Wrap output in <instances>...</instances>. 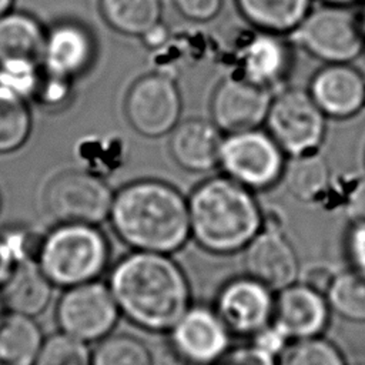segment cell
Segmentation results:
<instances>
[{
  "label": "cell",
  "mask_w": 365,
  "mask_h": 365,
  "mask_svg": "<svg viewBox=\"0 0 365 365\" xmlns=\"http://www.w3.org/2000/svg\"><path fill=\"white\" fill-rule=\"evenodd\" d=\"M108 288L120 311L151 331L171 329L190 308L188 281L167 254L127 255L113 268Z\"/></svg>",
  "instance_id": "6da1fadb"
},
{
  "label": "cell",
  "mask_w": 365,
  "mask_h": 365,
  "mask_svg": "<svg viewBox=\"0 0 365 365\" xmlns=\"http://www.w3.org/2000/svg\"><path fill=\"white\" fill-rule=\"evenodd\" d=\"M110 220L117 235L137 251L171 254L188 237V200L173 185L143 180L114 195Z\"/></svg>",
  "instance_id": "7a4b0ae2"
},
{
  "label": "cell",
  "mask_w": 365,
  "mask_h": 365,
  "mask_svg": "<svg viewBox=\"0 0 365 365\" xmlns=\"http://www.w3.org/2000/svg\"><path fill=\"white\" fill-rule=\"evenodd\" d=\"M188 212L191 235L214 254L242 251L262 227L261 208L251 190L230 177L200 184L188 198Z\"/></svg>",
  "instance_id": "3957f363"
},
{
  "label": "cell",
  "mask_w": 365,
  "mask_h": 365,
  "mask_svg": "<svg viewBox=\"0 0 365 365\" xmlns=\"http://www.w3.org/2000/svg\"><path fill=\"white\" fill-rule=\"evenodd\" d=\"M108 259L104 235L88 224H64L54 230L40 248V268L58 285L93 281Z\"/></svg>",
  "instance_id": "277c9868"
},
{
  "label": "cell",
  "mask_w": 365,
  "mask_h": 365,
  "mask_svg": "<svg viewBox=\"0 0 365 365\" xmlns=\"http://www.w3.org/2000/svg\"><path fill=\"white\" fill-rule=\"evenodd\" d=\"M291 33L307 53L327 64L349 63L365 47L359 19L344 6L325 4L309 10Z\"/></svg>",
  "instance_id": "5b68a950"
},
{
  "label": "cell",
  "mask_w": 365,
  "mask_h": 365,
  "mask_svg": "<svg viewBox=\"0 0 365 365\" xmlns=\"http://www.w3.org/2000/svg\"><path fill=\"white\" fill-rule=\"evenodd\" d=\"M284 151L268 133L258 128L228 134L220 153V164L231 180L250 190L275 184L285 167Z\"/></svg>",
  "instance_id": "8992f818"
},
{
  "label": "cell",
  "mask_w": 365,
  "mask_h": 365,
  "mask_svg": "<svg viewBox=\"0 0 365 365\" xmlns=\"http://www.w3.org/2000/svg\"><path fill=\"white\" fill-rule=\"evenodd\" d=\"M325 117L309 93L289 88L272 98L265 123L268 134L292 157L317 151L325 137Z\"/></svg>",
  "instance_id": "52a82bcc"
},
{
  "label": "cell",
  "mask_w": 365,
  "mask_h": 365,
  "mask_svg": "<svg viewBox=\"0 0 365 365\" xmlns=\"http://www.w3.org/2000/svg\"><path fill=\"white\" fill-rule=\"evenodd\" d=\"M48 212L64 224L94 225L110 217L114 195L110 187L87 171H66L46 190Z\"/></svg>",
  "instance_id": "ba28073f"
},
{
  "label": "cell",
  "mask_w": 365,
  "mask_h": 365,
  "mask_svg": "<svg viewBox=\"0 0 365 365\" xmlns=\"http://www.w3.org/2000/svg\"><path fill=\"white\" fill-rule=\"evenodd\" d=\"M118 314V304L108 285L96 281L70 287L56 311L61 331L83 342L107 336Z\"/></svg>",
  "instance_id": "9c48e42d"
},
{
  "label": "cell",
  "mask_w": 365,
  "mask_h": 365,
  "mask_svg": "<svg viewBox=\"0 0 365 365\" xmlns=\"http://www.w3.org/2000/svg\"><path fill=\"white\" fill-rule=\"evenodd\" d=\"M46 38L40 24L23 13L0 17V84L17 91L33 87L34 66L44 57Z\"/></svg>",
  "instance_id": "30bf717a"
},
{
  "label": "cell",
  "mask_w": 365,
  "mask_h": 365,
  "mask_svg": "<svg viewBox=\"0 0 365 365\" xmlns=\"http://www.w3.org/2000/svg\"><path fill=\"white\" fill-rule=\"evenodd\" d=\"M125 114L141 135L161 137L173 131L181 115V96L175 83L164 74L141 77L128 91Z\"/></svg>",
  "instance_id": "8fae6325"
},
{
  "label": "cell",
  "mask_w": 365,
  "mask_h": 365,
  "mask_svg": "<svg viewBox=\"0 0 365 365\" xmlns=\"http://www.w3.org/2000/svg\"><path fill=\"white\" fill-rule=\"evenodd\" d=\"M271 103L272 97L267 87L247 78H228L212 96V123L228 134L257 130L265 123Z\"/></svg>",
  "instance_id": "7c38bea8"
},
{
  "label": "cell",
  "mask_w": 365,
  "mask_h": 365,
  "mask_svg": "<svg viewBox=\"0 0 365 365\" xmlns=\"http://www.w3.org/2000/svg\"><path fill=\"white\" fill-rule=\"evenodd\" d=\"M242 251L248 277L271 291L279 292L299 278L301 267L297 252L278 231H259Z\"/></svg>",
  "instance_id": "4fadbf2b"
},
{
  "label": "cell",
  "mask_w": 365,
  "mask_h": 365,
  "mask_svg": "<svg viewBox=\"0 0 365 365\" xmlns=\"http://www.w3.org/2000/svg\"><path fill=\"white\" fill-rule=\"evenodd\" d=\"M327 297L305 284H292L282 291L274 305V332L287 338L307 339L318 336L328 324Z\"/></svg>",
  "instance_id": "5bb4252c"
},
{
  "label": "cell",
  "mask_w": 365,
  "mask_h": 365,
  "mask_svg": "<svg viewBox=\"0 0 365 365\" xmlns=\"http://www.w3.org/2000/svg\"><path fill=\"white\" fill-rule=\"evenodd\" d=\"M175 351L188 362L207 365L220 361L230 345L228 328L217 312L188 308L171 328Z\"/></svg>",
  "instance_id": "9a60e30c"
},
{
  "label": "cell",
  "mask_w": 365,
  "mask_h": 365,
  "mask_svg": "<svg viewBox=\"0 0 365 365\" xmlns=\"http://www.w3.org/2000/svg\"><path fill=\"white\" fill-rule=\"evenodd\" d=\"M217 314L228 329L238 334L264 331L274 314L271 289L251 277L234 279L220 292Z\"/></svg>",
  "instance_id": "2e32d148"
},
{
  "label": "cell",
  "mask_w": 365,
  "mask_h": 365,
  "mask_svg": "<svg viewBox=\"0 0 365 365\" xmlns=\"http://www.w3.org/2000/svg\"><path fill=\"white\" fill-rule=\"evenodd\" d=\"M309 94L325 115L348 118L365 107V77L349 63L327 64L311 80Z\"/></svg>",
  "instance_id": "e0dca14e"
},
{
  "label": "cell",
  "mask_w": 365,
  "mask_h": 365,
  "mask_svg": "<svg viewBox=\"0 0 365 365\" xmlns=\"http://www.w3.org/2000/svg\"><path fill=\"white\" fill-rule=\"evenodd\" d=\"M224 138L214 123L187 120L173 130L170 150L177 164L190 171H208L220 164Z\"/></svg>",
  "instance_id": "ac0fdd59"
},
{
  "label": "cell",
  "mask_w": 365,
  "mask_h": 365,
  "mask_svg": "<svg viewBox=\"0 0 365 365\" xmlns=\"http://www.w3.org/2000/svg\"><path fill=\"white\" fill-rule=\"evenodd\" d=\"M3 302L16 314L34 317L48 304L51 297V281L40 265L24 259L3 282Z\"/></svg>",
  "instance_id": "d6986e66"
},
{
  "label": "cell",
  "mask_w": 365,
  "mask_h": 365,
  "mask_svg": "<svg viewBox=\"0 0 365 365\" xmlns=\"http://www.w3.org/2000/svg\"><path fill=\"white\" fill-rule=\"evenodd\" d=\"M93 43L88 33L76 24H60L46 41L44 58L51 74L64 78L80 73L90 61Z\"/></svg>",
  "instance_id": "ffe728a7"
},
{
  "label": "cell",
  "mask_w": 365,
  "mask_h": 365,
  "mask_svg": "<svg viewBox=\"0 0 365 365\" xmlns=\"http://www.w3.org/2000/svg\"><path fill=\"white\" fill-rule=\"evenodd\" d=\"M289 66V53L274 33L261 31L242 50L244 78L262 86L281 80Z\"/></svg>",
  "instance_id": "44dd1931"
},
{
  "label": "cell",
  "mask_w": 365,
  "mask_h": 365,
  "mask_svg": "<svg viewBox=\"0 0 365 365\" xmlns=\"http://www.w3.org/2000/svg\"><path fill=\"white\" fill-rule=\"evenodd\" d=\"M43 345L31 317L10 312L0 317V365H34Z\"/></svg>",
  "instance_id": "7402d4cb"
},
{
  "label": "cell",
  "mask_w": 365,
  "mask_h": 365,
  "mask_svg": "<svg viewBox=\"0 0 365 365\" xmlns=\"http://www.w3.org/2000/svg\"><path fill=\"white\" fill-rule=\"evenodd\" d=\"M312 0H237L245 20L261 31H294L311 10Z\"/></svg>",
  "instance_id": "603a6c76"
},
{
  "label": "cell",
  "mask_w": 365,
  "mask_h": 365,
  "mask_svg": "<svg viewBox=\"0 0 365 365\" xmlns=\"http://www.w3.org/2000/svg\"><path fill=\"white\" fill-rule=\"evenodd\" d=\"M282 178L294 198L311 202L327 191L329 185V167L317 151L292 155L284 167Z\"/></svg>",
  "instance_id": "cb8c5ba5"
},
{
  "label": "cell",
  "mask_w": 365,
  "mask_h": 365,
  "mask_svg": "<svg viewBox=\"0 0 365 365\" xmlns=\"http://www.w3.org/2000/svg\"><path fill=\"white\" fill-rule=\"evenodd\" d=\"M104 20L117 31L143 36L161 23L160 0H100Z\"/></svg>",
  "instance_id": "d4e9b609"
},
{
  "label": "cell",
  "mask_w": 365,
  "mask_h": 365,
  "mask_svg": "<svg viewBox=\"0 0 365 365\" xmlns=\"http://www.w3.org/2000/svg\"><path fill=\"white\" fill-rule=\"evenodd\" d=\"M325 297L342 318L365 322V278L356 271L336 272Z\"/></svg>",
  "instance_id": "484cf974"
},
{
  "label": "cell",
  "mask_w": 365,
  "mask_h": 365,
  "mask_svg": "<svg viewBox=\"0 0 365 365\" xmlns=\"http://www.w3.org/2000/svg\"><path fill=\"white\" fill-rule=\"evenodd\" d=\"M30 131V113L20 94L0 86V153L19 148Z\"/></svg>",
  "instance_id": "4316f807"
},
{
  "label": "cell",
  "mask_w": 365,
  "mask_h": 365,
  "mask_svg": "<svg viewBox=\"0 0 365 365\" xmlns=\"http://www.w3.org/2000/svg\"><path fill=\"white\" fill-rule=\"evenodd\" d=\"M91 365H154L147 345L127 334L107 335L91 355Z\"/></svg>",
  "instance_id": "83f0119b"
},
{
  "label": "cell",
  "mask_w": 365,
  "mask_h": 365,
  "mask_svg": "<svg viewBox=\"0 0 365 365\" xmlns=\"http://www.w3.org/2000/svg\"><path fill=\"white\" fill-rule=\"evenodd\" d=\"M277 365H346L341 351L319 336L298 339L279 355Z\"/></svg>",
  "instance_id": "f1b7e54d"
},
{
  "label": "cell",
  "mask_w": 365,
  "mask_h": 365,
  "mask_svg": "<svg viewBox=\"0 0 365 365\" xmlns=\"http://www.w3.org/2000/svg\"><path fill=\"white\" fill-rule=\"evenodd\" d=\"M34 365H91V355L86 342L63 332L43 341Z\"/></svg>",
  "instance_id": "f546056e"
},
{
  "label": "cell",
  "mask_w": 365,
  "mask_h": 365,
  "mask_svg": "<svg viewBox=\"0 0 365 365\" xmlns=\"http://www.w3.org/2000/svg\"><path fill=\"white\" fill-rule=\"evenodd\" d=\"M217 362V365H277L274 354L261 345L240 348L234 352L225 354Z\"/></svg>",
  "instance_id": "4dcf8cb0"
},
{
  "label": "cell",
  "mask_w": 365,
  "mask_h": 365,
  "mask_svg": "<svg viewBox=\"0 0 365 365\" xmlns=\"http://www.w3.org/2000/svg\"><path fill=\"white\" fill-rule=\"evenodd\" d=\"M175 6L184 17L195 21H207L218 14L222 0H175Z\"/></svg>",
  "instance_id": "1f68e13d"
},
{
  "label": "cell",
  "mask_w": 365,
  "mask_h": 365,
  "mask_svg": "<svg viewBox=\"0 0 365 365\" xmlns=\"http://www.w3.org/2000/svg\"><path fill=\"white\" fill-rule=\"evenodd\" d=\"M346 251L354 271L365 278V224H354L348 234Z\"/></svg>",
  "instance_id": "d6a6232c"
},
{
  "label": "cell",
  "mask_w": 365,
  "mask_h": 365,
  "mask_svg": "<svg viewBox=\"0 0 365 365\" xmlns=\"http://www.w3.org/2000/svg\"><path fill=\"white\" fill-rule=\"evenodd\" d=\"M335 275H336V272L325 264H315V265L301 269V272H299V278H301L302 284H305L307 287H309L324 295L327 294Z\"/></svg>",
  "instance_id": "836d02e7"
},
{
  "label": "cell",
  "mask_w": 365,
  "mask_h": 365,
  "mask_svg": "<svg viewBox=\"0 0 365 365\" xmlns=\"http://www.w3.org/2000/svg\"><path fill=\"white\" fill-rule=\"evenodd\" d=\"M346 215L354 224H365V180L352 190L346 201Z\"/></svg>",
  "instance_id": "e575fe53"
},
{
  "label": "cell",
  "mask_w": 365,
  "mask_h": 365,
  "mask_svg": "<svg viewBox=\"0 0 365 365\" xmlns=\"http://www.w3.org/2000/svg\"><path fill=\"white\" fill-rule=\"evenodd\" d=\"M16 254L14 250L11 248L10 242H3L0 241V284H3L7 277L10 275V268H11V262L14 259Z\"/></svg>",
  "instance_id": "d590c367"
},
{
  "label": "cell",
  "mask_w": 365,
  "mask_h": 365,
  "mask_svg": "<svg viewBox=\"0 0 365 365\" xmlns=\"http://www.w3.org/2000/svg\"><path fill=\"white\" fill-rule=\"evenodd\" d=\"M143 41L145 43V46H148L150 48H155L163 46L167 38H168V30L165 26H163L161 23H158L157 26H154L151 30H148L145 34L141 36Z\"/></svg>",
  "instance_id": "8d00e7d4"
},
{
  "label": "cell",
  "mask_w": 365,
  "mask_h": 365,
  "mask_svg": "<svg viewBox=\"0 0 365 365\" xmlns=\"http://www.w3.org/2000/svg\"><path fill=\"white\" fill-rule=\"evenodd\" d=\"M325 1V4H334V6H344V7H348L359 0H322Z\"/></svg>",
  "instance_id": "74e56055"
},
{
  "label": "cell",
  "mask_w": 365,
  "mask_h": 365,
  "mask_svg": "<svg viewBox=\"0 0 365 365\" xmlns=\"http://www.w3.org/2000/svg\"><path fill=\"white\" fill-rule=\"evenodd\" d=\"M13 0H0V17L3 14H6V11L9 10V7L11 6Z\"/></svg>",
  "instance_id": "f35d334b"
},
{
  "label": "cell",
  "mask_w": 365,
  "mask_h": 365,
  "mask_svg": "<svg viewBox=\"0 0 365 365\" xmlns=\"http://www.w3.org/2000/svg\"><path fill=\"white\" fill-rule=\"evenodd\" d=\"M359 26H361V31H362L364 38H365V13H364L362 19H359Z\"/></svg>",
  "instance_id": "ab89813d"
}]
</instances>
